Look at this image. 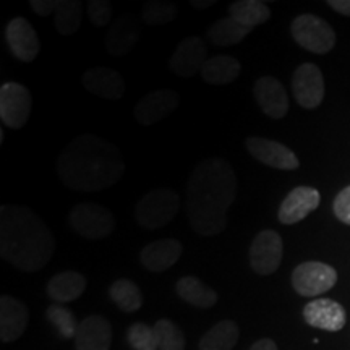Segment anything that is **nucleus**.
Wrapping results in <instances>:
<instances>
[{"label":"nucleus","instance_id":"nucleus-1","mask_svg":"<svg viewBox=\"0 0 350 350\" xmlns=\"http://www.w3.org/2000/svg\"><path fill=\"white\" fill-rule=\"evenodd\" d=\"M237 175L224 159L196 164L187 183L185 209L191 230L213 237L227 227V211L237 196Z\"/></svg>","mask_w":350,"mask_h":350},{"label":"nucleus","instance_id":"nucleus-2","mask_svg":"<svg viewBox=\"0 0 350 350\" xmlns=\"http://www.w3.org/2000/svg\"><path fill=\"white\" fill-rule=\"evenodd\" d=\"M124 170L119 148L91 133L73 138L57 159L60 180L78 191L106 190L120 180Z\"/></svg>","mask_w":350,"mask_h":350},{"label":"nucleus","instance_id":"nucleus-3","mask_svg":"<svg viewBox=\"0 0 350 350\" xmlns=\"http://www.w3.org/2000/svg\"><path fill=\"white\" fill-rule=\"evenodd\" d=\"M55 252V237L31 209L0 208V256L25 273L42 269Z\"/></svg>","mask_w":350,"mask_h":350},{"label":"nucleus","instance_id":"nucleus-4","mask_svg":"<svg viewBox=\"0 0 350 350\" xmlns=\"http://www.w3.org/2000/svg\"><path fill=\"white\" fill-rule=\"evenodd\" d=\"M180 209V196L170 188H154L143 195L135 206V217L144 230L167 226Z\"/></svg>","mask_w":350,"mask_h":350},{"label":"nucleus","instance_id":"nucleus-5","mask_svg":"<svg viewBox=\"0 0 350 350\" xmlns=\"http://www.w3.org/2000/svg\"><path fill=\"white\" fill-rule=\"evenodd\" d=\"M68 224L83 239L100 240L109 237L116 229V217L100 204L80 203L70 213Z\"/></svg>","mask_w":350,"mask_h":350},{"label":"nucleus","instance_id":"nucleus-6","mask_svg":"<svg viewBox=\"0 0 350 350\" xmlns=\"http://www.w3.org/2000/svg\"><path fill=\"white\" fill-rule=\"evenodd\" d=\"M292 38L300 47L313 54H327L336 44V33L323 18L310 15H299L291 25Z\"/></svg>","mask_w":350,"mask_h":350},{"label":"nucleus","instance_id":"nucleus-7","mask_svg":"<svg viewBox=\"0 0 350 350\" xmlns=\"http://www.w3.org/2000/svg\"><path fill=\"white\" fill-rule=\"evenodd\" d=\"M33 98L29 90L20 83L7 81L0 88V119L7 129L20 130L29 120Z\"/></svg>","mask_w":350,"mask_h":350},{"label":"nucleus","instance_id":"nucleus-8","mask_svg":"<svg viewBox=\"0 0 350 350\" xmlns=\"http://www.w3.org/2000/svg\"><path fill=\"white\" fill-rule=\"evenodd\" d=\"M338 282V273L332 266L319 261H306L292 273V286L301 297H317L331 291Z\"/></svg>","mask_w":350,"mask_h":350},{"label":"nucleus","instance_id":"nucleus-9","mask_svg":"<svg viewBox=\"0 0 350 350\" xmlns=\"http://www.w3.org/2000/svg\"><path fill=\"white\" fill-rule=\"evenodd\" d=\"M282 252V239L278 232L271 229L258 232L248 250V261H250L252 269L261 275L273 274L281 266Z\"/></svg>","mask_w":350,"mask_h":350},{"label":"nucleus","instance_id":"nucleus-10","mask_svg":"<svg viewBox=\"0 0 350 350\" xmlns=\"http://www.w3.org/2000/svg\"><path fill=\"white\" fill-rule=\"evenodd\" d=\"M292 91L300 107L317 109L325 98L323 73L314 64H304L292 75Z\"/></svg>","mask_w":350,"mask_h":350},{"label":"nucleus","instance_id":"nucleus-11","mask_svg":"<svg viewBox=\"0 0 350 350\" xmlns=\"http://www.w3.org/2000/svg\"><path fill=\"white\" fill-rule=\"evenodd\" d=\"M245 144H247L248 152L268 167L279 170L299 169V157L295 156L294 151L288 150L286 144L260 137H248Z\"/></svg>","mask_w":350,"mask_h":350},{"label":"nucleus","instance_id":"nucleus-12","mask_svg":"<svg viewBox=\"0 0 350 350\" xmlns=\"http://www.w3.org/2000/svg\"><path fill=\"white\" fill-rule=\"evenodd\" d=\"M178 107V94L172 90H154L143 96L135 106L133 116L138 124L144 126L154 125L164 120Z\"/></svg>","mask_w":350,"mask_h":350},{"label":"nucleus","instance_id":"nucleus-13","mask_svg":"<svg viewBox=\"0 0 350 350\" xmlns=\"http://www.w3.org/2000/svg\"><path fill=\"white\" fill-rule=\"evenodd\" d=\"M5 39L13 57L20 62H33L41 51V41L36 29L23 16H16L8 21Z\"/></svg>","mask_w":350,"mask_h":350},{"label":"nucleus","instance_id":"nucleus-14","mask_svg":"<svg viewBox=\"0 0 350 350\" xmlns=\"http://www.w3.org/2000/svg\"><path fill=\"white\" fill-rule=\"evenodd\" d=\"M208 59V46L203 39L198 36L185 38L170 57V70L177 77L190 78L203 70Z\"/></svg>","mask_w":350,"mask_h":350},{"label":"nucleus","instance_id":"nucleus-15","mask_svg":"<svg viewBox=\"0 0 350 350\" xmlns=\"http://www.w3.org/2000/svg\"><path fill=\"white\" fill-rule=\"evenodd\" d=\"M253 96L256 98L258 106L271 119H282L288 111V96L282 83L274 77L258 78L253 86Z\"/></svg>","mask_w":350,"mask_h":350},{"label":"nucleus","instance_id":"nucleus-16","mask_svg":"<svg viewBox=\"0 0 350 350\" xmlns=\"http://www.w3.org/2000/svg\"><path fill=\"white\" fill-rule=\"evenodd\" d=\"M319 201H321V196L317 188L297 187L284 198L279 206V221L286 226L297 224L319 206Z\"/></svg>","mask_w":350,"mask_h":350},{"label":"nucleus","instance_id":"nucleus-17","mask_svg":"<svg viewBox=\"0 0 350 350\" xmlns=\"http://www.w3.org/2000/svg\"><path fill=\"white\" fill-rule=\"evenodd\" d=\"M139 39V25L133 15L125 13L113 20L109 26L106 38V49L113 57H125L135 49Z\"/></svg>","mask_w":350,"mask_h":350},{"label":"nucleus","instance_id":"nucleus-18","mask_svg":"<svg viewBox=\"0 0 350 350\" xmlns=\"http://www.w3.org/2000/svg\"><path fill=\"white\" fill-rule=\"evenodd\" d=\"M28 308L23 301L10 295L0 299V339L2 342H15L23 336L28 326Z\"/></svg>","mask_w":350,"mask_h":350},{"label":"nucleus","instance_id":"nucleus-19","mask_svg":"<svg viewBox=\"0 0 350 350\" xmlns=\"http://www.w3.org/2000/svg\"><path fill=\"white\" fill-rule=\"evenodd\" d=\"M304 318L310 326L338 332L345 325V310L342 305L331 299H317L305 305Z\"/></svg>","mask_w":350,"mask_h":350},{"label":"nucleus","instance_id":"nucleus-20","mask_svg":"<svg viewBox=\"0 0 350 350\" xmlns=\"http://www.w3.org/2000/svg\"><path fill=\"white\" fill-rule=\"evenodd\" d=\"M73 340L77 350H109L112 342L111 323L100 314H90L80 323Z\"/></svg>","mask_w":350,"mask_h":350},{"label":"nucleus","instance_id":"nucleus-21","mask_svg":"<svg viewBox=\"0 0 350 350\" xmlns=\"http://www.w3.org/2000/svg\"><path fill=\"white\" fill-rule=\"evenodd\" d=\"M83 85L98 98L119 100L125 94V81L117 70L109 67L90 68L83 75Z\"/></svg>","mask_w":350,"mask_h":350},{"label":"nucleus","instance_id":"nucleus-22","mask_svg":"<svg viewBox=\"0 0 350 350\" xmlns=\"http://www.w3.org/2000/svg\"><path fill=\"white\" fill-rule=\"evenodd\" d=\"M183 253V247L175 239H163L148 243L139 253L142 265L151 273H163L172 268Z\"/></svg>","mask_w":350,"mask_h":350},{"label":"nucleus","instance_id":"nucleus-23","mask_svg":"<svg viewBox=\"0 0 350 350\" xmlns=\"http://www.w3.org/2000/svg\"><path fill=\"white\" fill-rule=\"evenodd\" d=\"M86 288V278L77 271H62V273L52 275L47 282V295L55 304H68L83 295Z\"/></svg>","mask_w":350,"mask_h":350},{"label":"nucleus","instance_id":"nucleus-24","mask_svg":"<svg viewBox=\"0 0 350 350\" xmlns=\"http://www.w3.org/2000/svg\"><path fill=\"white\" fill-rule=\"evenodd\" d=\"M242 72V65L234 55H224L219 54L214 57H209L206 64L203 65L201 70V77L203 80L209 83V85H229Z\"/></svg>","mask_w":350,"mask_h":350},{"label":"nucleus","instance_id":"nucleus-25","mask_svg":"<svg viewBox=\"0 0 350 350\" xmlns=\"http://www.w3.org/2000/svg\"><path fill=\"white\" fill-rule=\"evenodd\" d=\"M178 297L196 308H211L217 304V294L195 275H183L175 284Z\"/></svg>","mask_w":350,"mask_h":350},{"label":"nucleus","instance_id":"nucleus-26","mask_svg":"<svg viewBox=\"0 0 350 350\" xmlns=\"http://www.w3.org/2000/svg\"><path fill=\"white\" fill-rule=\"evenodd\" d=\"M240 329L237 323L232 319H224L214 325L198 344L200 350H232L237 345Z\"/></svg>","mask_w":350,"mask_h":350},{"label":"nucleus","instance_id":"nucleus-27","mask_svg":"<svg viewBox=\"0 0 350 350\" xmlns=\"http://www.w3.org/2000/svg\"><path fill=\"white\" fill-rule=\"evenodd\" d=\"M229 16L240 25L253 29L271 18V10L261 0H239L229 5Z\"/></svg>","mask_w":350,"mask_h":350},{"label":"nucleus","instance_id":"nucleus-28","mask_svg":"<svg viewBox=\"0 0 350 350\" xmlns=\"http://www.w3.org/2000/svg\"><path fill=\"white\" fill-rule=\"evenodd\" d=\"M252 33L250 28L240 25L232 16H226V18L219 20L214 23L208 31V38L214 46L219 47H232L239 44L242 39H245Z\"/></svg>","mask_w":350,"mask_h":350},{"label":"nucleus","instance_id":"nucleus-29","mask_svg":"<svg viewBox=\"0 0 350 350\" xmlns=\"http://www.w3.org/2000/svg\"><path fill=\"white\" fill-rule=\"evenodd\" d=\"M109 297L117 308L125 313L138 312L143 305V295L139 287L130 279H117L116 282L109 287Z\"/></svg>","mask_w":350,"mask_h":350},{"label":"nucleus","instance_id":"nucleus-30","mask_svg":"<svg viewBox=\"0 0 350 350\" xmlns=\"http://www.w3.org/2000/svg\"><path fill=\"white\" fill-rule=\"evenodd\" d=\"M83 3L78 0H62V5L54 13V28L64 36H72L80 29Z\"/></svg>","mask_w":350,"mask_h":350},{"label":"nucleus","instance_id":"nucleus-31","mask_svg":"<svg viewBox=\"0 0 350 350\" xmlns=\"http://www.w3.org/2000/svg\"><path fill=\"white\" fill-rule=\"evenodd\" d=\"M156 332L159 350H185V336L183 331L170 319H157L152 326Z\"/></svg>","mask_w":350,"mask_h":350},{"label":"nucleus","instance_id":"nucleus-32","mask_svg":"<svg viewBox=\"0 0 350 350\" xmlns=\"http://www.w3.org/2000/svg\"><path fill=\"white\" fill-rule=\"evenodd\" d=\"M46 318L64 339H75L80 323L77 321L75 314L70 312L68 308H65V306L59 304L51 305L46 310Z\"/></svg>","mask_w":350,"mask_h":350},{"label":"nucleus","instance_id":"nucleus-33","mask_svg":"<svg viewBox=\"0 0 350 350\" xmlns=\"http://www.w3.org/2000/svg\"><path fill=\"white\" fill-rule=\"evenodd\" d=\"M177 15V7L170 2H159V0H151L142 10V18L148 25L161 26L167 25Z\"/></svg>","mask_w":350,"mask_h":350},{"label":"nucleus","instance_id":"nucleus-34","mask_svg":"<svg viewBox=\"0 0 350 350\" xmlns=\"http://www.w3.org/2000/svg\"><path fill=\"white\" fill-rule=\"evenodd\" d=\"M126 340L133 350H159L156 332L144 323H135L126 331Z\"/></svg>","mask_w":350,"mask_h":350},{"label":"nucleus","instance_id":"nucleus-35","mask_svg":"<svg viewBox=\"0 0 350 350\" xmlns=\"http://www.w3.org/2000/svg\"><path fill=\"white\" fill-rule=\"evenodd\" d=\"M86 12L88 18L91 20V23L98 28H103L111 23L112 16V5L107 0H90L86 3Z\"/></svg>","mask_w":350,"mask_h":350},{"label":"nucleus","instance_id":"nucleus-36","mask_svg":"<svg viewBox=\"0 0 350 350\" xmlns=\"http://www.w3.org/2000/svg\"><path fill=\"white\" fill-rule=\"evenodd\" d=\"M334 214L340 222L350 226V185L339 191L334 200Z\"/></svg>","mask_w":350,"mask_h":350},{"label":"nucleus","instance_id":"nucleus-37","mask_svg":"<svg viewBox=\"0 0 350 350\" xmlns=\"http://www.w3.org/2000/svg\"><path fill=\"white\" fill-rule=\"evenodd\" d=\"M31 10L39 16H49L59 10L62 0H31Z\"/></svg>","mask_w":350,"mask_h":350},{"label":"nucleus","instance_id":"nucleus-38","mask_svg":"<svg viewBox=\"0 0 350 350\" xmlns=\"http://www.w3.org/2000/svg\"><path fill=\"white\" fill-rule=\"evenodd\" d=\"M332 10L340 13V15L350 16V0H329L327 2Z\"/></svg>","mask_w":350,"mask_h":350},{"label":"nucleus","instance_id":"nucleus-39","mask_svg":"<svg viewBox=\"0 0 350 350\" xmlns=\"http://www.w3.org/2000/svg\"><path fill=\"white\" fill-rule=\"evenodd\" d=\"M250 350H278V345L273 339H260L252 345Z\"/></svg>","mask_w":350,"mask_h":350},{"label":"nucleus","instance_id":"nucleus-40","mask_svg":"<svg viewBox=\"0 0 350 350\" xmlns=\"http://www.w3.org/2000/svg\"><path fill=\"white\" fill-rule=\"evenodd\" d=\"M214 0H208V2H204V0H191L190 2V5L191 7H195V8H198V10H201V8H208V7H211V5H214Z\"/></svg>","mask_w":350,"mask_h":350}]
</instances>
